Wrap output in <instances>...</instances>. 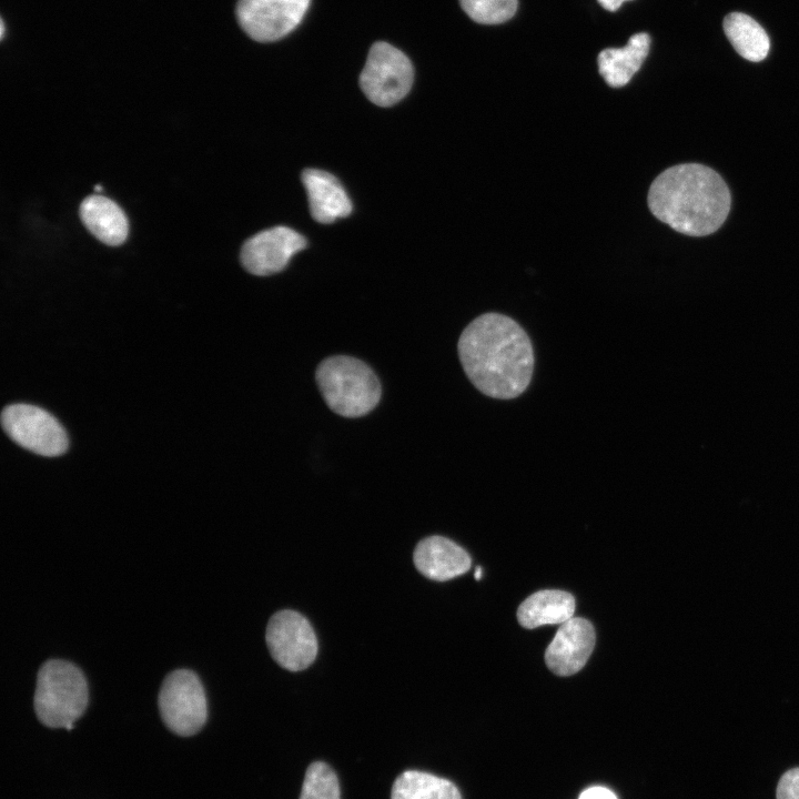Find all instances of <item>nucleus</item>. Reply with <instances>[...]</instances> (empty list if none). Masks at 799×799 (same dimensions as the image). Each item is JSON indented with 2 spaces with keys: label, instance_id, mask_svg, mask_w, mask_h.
<instances>
[{
  "label": "nucleus",
  "instance_id": "nucleus-1",
  "mask_svg": "<svg viewBox=\"0 0 799 799\" xmlns=\"http://www.w3.org/2000/svg\"><path fill=\"white\" fill-rule=\"evenodd\" d=\"M458 356L472 384L483 394L510 400L528 387L534 371V351L524 328L495 312L473 320L462 332Z\"/></svg>",
  "mask_w": 799,
  "mask_h": 799
},
{
  "label": "nucleus",
  "instance_id": "nucleus-2",
  "mask_svg": "<svg viewBox=\"0 0 799 799\" xmlns=\"http://www.w3.org/2000/svg\"><path fill=\"white\" fill-rule=\"evenodd\" d=\"M647 202L651 213L672 230L705 236L722 225L731 198L715 170L699 163H682L666 169L653 181Z\"/></svg>",
  "mask_w": 799,
  "mask_h": 799
},
{
  "label": "nucleus",
  "instance_id": "nucleus-3",
  "mask_svg": "<svg viewBox=\"0 0 799 799\" xmlns=\"http://www.w3.org/2000/svg\"><path fill=\"white\" fill-rule=\"evenodd\" d=\"M315 380L327 406L343 417H361L378 404L382 388L374 371L348 355L323 360Z\"/></svg>",
  "mask_w": 799,
  "mask_h": 799
},
{
  "label": "nucleus",
  "instance_id": "nucleus-4",
  "mask_svg": "<svg viewBox=\"0 0 799 799\" xmlns=\"http://www.w3.org/2000/svg\"><path fill=\"white\" fill-rule=\"evenodd\" d=\"M89 701L82 671L62 659H49L39 669L33 706L39 721L50 728L71 730Z\"/></svg>",
  "mask_w": 799,
  "mask_h": 799
},
{
  "label": "nucleus",
  "instance_id": "nucleus-5",
  "mask_svg": "<svg viewBox=\"0 0 799 799\" xmlns=\"http://www.w3.org/2000/svg\"><path fill=\"white\" fill-rule=\"evenodd\" d=\"M158 704L164 725L175 735L193 736L206 722L204 688L192 670L178 669L170 672L162 682Z\"/></svg>",
  "mask_w": 799,
  "mask_h": 799
},
{
  "label": "nucleus",
  "instance_id": "nucleus-6",
  "mask_svg": "<svg viewBox=\"0 0 799 799\" xmlns=\"http://www.w3.org/2000/svg\"><path fill=\"white\" fill-rule=\"evenodd\" d=\"M414 70L409 59L386 42L374 43L360 75V87L370 101L391 107L411 90Z\"/></svg>",
  "mask_w": 799,
  "mask_h": 799
},
{
  "label": "nucleus",
  "instance_id": "nucleus-7",
  "mask_svg": "<svg viewBox=\"0 0 799 799\" xmlns=\"http://www.w3.org/2000/svg\"><path fill=\"white\" fill-rule=\"evenodd\" d=\"M1 425L14 443L38 455L54 457L68 448L67 433L61 424L40 407L9 405L2 411Z\"/></svg>",
  "mask_w": 799,
  "mask_h": 799
},
{
  "label": "nucleus",
  "instance_id": "nucleus-8",
  "mask_svg": "<svg viewBox=\"0 0 799 799\" xmlns=\"http://www.w3.org/2000/svg\"><path fill=\"white\" fill-rule=\"evenodd\" d=\"M265 639L273 659L290 671L307 668L317 655L312 626L293 610H280L270 618Z\"/></svg>",
  "mask_w": 799,
  "mask_h": 799
},
{
  "label": "nucleus",
  "instance_id": "nucleus-9",
  "mask_svg": "<svg viewBox=\"0 0 799 799\" xmlns=\"http://www.w3.org/2000/svg\"><path fill=\"white\" fill-rule=\"evenodd\" d=\"M310 0H239L236 17L241 28L255 41H275L302 21Z\"/></svg>",
  "mask_w": 799,
  "mask_h": 799
},
{
  "label": "nucleus",
  "instance_id": "nucleus-10",
  "mask_svg": "<svg viewBox=\"0 0 799 799\" xmlns=\"http://www.w3.org/2000/svg\"><path fill=\"white\" fill-rule=\"evenodd\" d=\"M306 246V240L287 226L264 230L243 244L241 262L254 275H270L282 271L292 256Z\"/></svg>",
  "mask_w": 799,
  "mask_h": 799
},
{
  "label": "nucleus",
  "instance_id": "nucleus-11",
  "mask_svg": "<svg viewBox=\"0 0 799 799\" xmlns=\"http://www.w3.org/2000/svg\"><path fill=\"white\" fill-rule=\"evenodd\" d=\"M595 629L590 621L573 617L560 624L545 653L547 667L558 676H570L587 663L595 646Z\"/></svg>",
  "mask_w": 799,
  "mask_h": 799
},
{
  "label": "nucleus",
  "instance_id": "nucleus-12",
  "mask_svg": "<svg viewBox=\"0 0 799 799\" xmlns=\"http://www.w3.org/2000/svg\"><path fill=\"white\" fill-rule=\"evenodd\" d=\"M413 558L421 574L437 581L465 574L472 564L465 549L443 536L422 539L414 550Z\"/></svg>",
  "mask_w": 799,
  "mask_h": 799
},
{
  "label": "nucleus",
  "instance_id": "nucleus-13",
  "mask_svg": "<svg viewBox=\"0 0 799 799\" xmlns=\"http://www.w3.org/2000/svg\"><path fill=\"white\" fill-rule=\"evenodd\" d=\"M310 211L320 223H332L352 212V201L340 181L331 173L306 169L302 173Z\"/></svg>",
  "mask_w": 799,
  "mask_h": 799
},
{
  "label": "nucleus",
  "instance_id": "nucleus-14",
  "mask_svg": "<svg viewBox=\"0 0 799 799\" xmlns=\"http://www.w3.org/2000/svg\"><path fill=\"white\" fill-rule=\"evenodd\" d=\"M649 47L650 37L641 32L630 37L623 48L603 50L597 58L600 75L611 88L626 85L640 69Z\"/></svg>",
  "mask_w": 799,
  "mask_h": 799
},
{
  "label": "nucleus",
  "instance_id": "nucleus-15",
  "mask_svg": "<svg viewBox=\"0 0 799 799\" xmlns=\"http://www.w3.org/2000/svg\"><path fill=\"white\" fill-rule=\"evenodd\" d=\"M80 216L85 227L108 245H120L128 236L129 223L124 212L105 196L94 194L85 198L80 205Z\"/></svg>",
  "mask_w": 799,
  "mask_h": 799
},
{
  "label": "nucleus",
  "instance_id": "nucleus-16",
  "mask_svg": "<svg viewBox=\"0 0 799 799\" xmlns=\"http://www.w3.org/2000/svg\"><path fill=\"white\" fill-rule=\"evenodd\" d=\"M575 598L567 591L546 589L527 597L517 609L519 624L533 629L543 625L563 624L573 618Z\"/></svg>",
  "mask_w": 799,
  "mask_h": 799
},
{
  "label": "nucleus",
  "instance_id": "nucleus-17",
  "mask_svg": "<svg viewBox=\"0 0 799 799\" xmlns=\"http://www.w3.org/2000/svg\"><path fill=\"white\" fill-rule=\"evenodd\" d=\"M724 31L734 49L746 60L762 61L770 49L769 37L751 17L731 12L724 19Z\"/></svg>",
  "mask_w": 799,
  "mask_h": 799
},
{
  "label": "nucleus",
  "instance_id": "nucleus-18",
  "mask_svg": "<svg viewBox=\"0 0 799 799\" xmlns=\"http://www.w3.org/2000/svg\"><path fill=\"white\" fill-rule=\"evenodd\" d=\"M391 799H462L449 780L418 770H406L394 781Z\"/></svg>",
  "mask_w": 799,
  "mask_h": 799
},
{
  "label": "nucleus",
  "instance_id": "nucleus-19",
  "mask_svg": "<svg viewBox=\"0 0 799 799\" xmlns=\"http://www.w3.org/2000/svg\"><path fill=\"white\" fill-rule=\"evenodd\" d=\"M300 799H341L334 770L325 762L311 763L305 772Z\"/></svg>",
  "mask_w": 799,
  "mask_h": 799
},
{
  "label": "nucleus",
  "instance_id": "nucleus-20",
  "mask_svg": "<svg viewBox=\"0 0 799 799\" xmlns=\"http://www.w3.org/2000/svg\"><path fill=\"white\" fill-rule=\"evenodd\" d=\"M467 16L482 24H497L509 20L516 12L517 0H459Z\"/></svg>",
  "mask_w": 799,
  "mask_h": 799
},
{
  "label": "nucleus",
  "instance_id": "nucleus-21",
  "mask_svg": "<svg viewBox=\"0 0 799 799\" xmlns=\"http://www.w3.org/2000/svg\"><path fill=\"white\" fill-rule=\"evenodd\" d=\"M777 799H799V767L786 771L777 785Z\"/></svg>",
  "mask_w": 799,
  "mask_h": 799
},
{
  "label": "nucleus",
  "instance_id": "nucleus-22",
  "mask_svg": "<svg viewBox=\"0 0 799 799\" xmlns=\"http://www.w3.org/2000/svg\"><path fill=\"white\" fill-rule=\"evenodd\" d=\"M579 799H617V797L611 790L596 786L584 790Z\"/></svg>",
  "mask_w": 799,
  "mask_h": 799
},
{
  "label": "nucleus",
  "instance_id": "nucleus-23",
  "mask_svg": "<svg viewBox=\"0 0 799 799\" xmlns=\"http://www.w3.org/2000/svg\"><path fill=\"white\" fill-rule=\"evenodd\" d=\"M625 1L629 0H598L600 6L608 11L618 10Z\"/></svg>",
  "mask_w": 799,
  "mask_h": 799
},
{
  "label": "nucleus",
  "instance_id": "nucleus-24",
  "mask_svg": "<svg viewBox=\"0 0 799 799\" xmlns=\"http://www.w3.org/2000/svg\"><path fill=\"white\" fill-rule=\"evenodd\" d=\"M481 577H482V568H481V567H477V568H476V572H475V578H476V579H481Z\"/></svg>",
  "mask_w": 799,
  "mask_h": 799
},
{
  "label": "nucleus",
  "instance_id": "nucleus-25",
  "mask_svg": "<svg viewBox=\"0 0 799 799\" xmlns=\"http://www.w3.org/2000/svg\"><path fill=\"white\" fill-rule=\"evenodd\" d=\"M0 29H1V31H0V37H1V39H2L3 36H4V23H3V20H2V19H1V27H0Z\"/></svg>",
  "mask_w": 799,
  "mask_h": 799
},
{
  "label": "nucleus",
  "instance_id": "nucleus-26",
  "mask_svg": "<svg viewBox=\"0 0 799 799\" xmlns=\"http://www.w3.org/2000/svg\"><path fill=\"white\" fill-rule=\"evenodd\" d=\"M94 190L100 192L102 190V188H101V185H95Z\"/></svg>",
  "mask_w": 799,
  "mask_h": 799
}]
</instances>
